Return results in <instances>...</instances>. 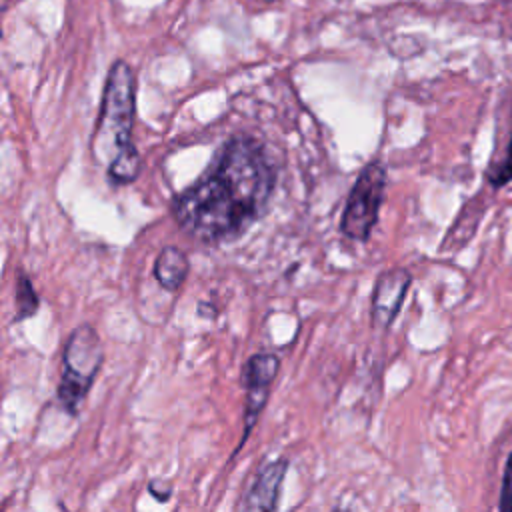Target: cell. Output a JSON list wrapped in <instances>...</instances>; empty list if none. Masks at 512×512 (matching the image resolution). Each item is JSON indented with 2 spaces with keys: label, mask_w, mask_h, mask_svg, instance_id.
Masks as SVG:
<instances>
[{
  "label": "cell",
  "mask_w": 512,
  "mask_h": 512,
  "mask_svg": "<svg viewBox=\"0 0 512 512\" xmlns=\"http://www.w3.org/2000/svg\"><path fill=\"white\" fill-rule=\"evenodd\" d=\"M276 178L278 168L260 140L232 136L198 180L174 198V220L204 244L236 240L268 210Z\"/></svg>",
  "instance_id": "1"
},
{
  "label": "cell",
  "mask_w": 512,
  "mask_h": 512,
  "mask_svg": "<svg viewBox=\"0 0 512 512\" xmlns=\"http://www.w3.org/2000/svg\"><path fill=\"white\" fill-rule=\"evenodd\" d=\"M136 76L126 60H116L106 76L100 116L94 128L92 152L106 166L124 150L134 148Z\"/></svg>",
  "instance_id": "2"
},
{
  "label": "cell",
  "mask_w": 512,
  "mask_h": 512,
  "mask_svg": "<svg viewBox=\"0 0 512 512\" xmlns=\"http://www.w3.org/2000/svg\"><path fill=\"white\" fill-rule=\"evenodd\" d=\"M104 348L98 330L84 322L76 326L62 348V370L58 382V400L62 408L76 416L102 368Z\"/></svg>",
  "instance_id": "3"
},
{
  "label": "cell",
  "mask_w": 512,
  "mask_h": 512,
  "mask_svg": "<svg viewBox=\"0 0 512 512\" xmlns=\"http://www.w3.org/2000/svg\"><path fill=\"white\" fill-rule=\"evenodd\" d=\"M386 192V168L380 162L366 164L356 182L352 184V190L348 194L340 230L346 238L352 240H368L372 234V228L378 222V212L384 202Z\"/></svg>",
  "instance_id": "4"
},
{
  "label": "cell",
  "mask_w": 512,
  "mask_h": 512,
  "mask_svg": "<svg viewBox=\"0 0 512 512\" xmlns=\"http://www.w3.org/2000/svg\"><path fill=\"white\" fill-rule=\"evenodd\" d=\"M280 370V360L278 356L270 354V352H260V354H252L240 372V386L246 392V402H244V436L238 442V448H242V444L246 442V438L250 436L252 428L256 426L268 396H270V388L278 376Z\"/></svg>",
  "instance_id": "5"
},
{
  "label": "cell",
  "mask_w": 512,
  "mask_h": 512,
  "mask_svg": "<svg viewBox=\"0 0 512 512\" xmlns=\"http://www.w3.org/2000/svg\"><path fill=\"white\" fill-rule=\"evenodd\" d=\"M412 284V276L406 268H390L382 272L372 290V324L386 330L396 320L406 292Z\"/></svg>",
  "instance_id": "6"
},
{
  "label": "cell",
  "mask_w": 512,
  "mask_h": 512,
  "mask_svg": "<svg viewBox=\"0 0 512 512\" xmlns=\"http://www.w3.org/2000/svg\"><path fill=\"white\" fill-rule=\"evenodd\" d=\"M286 472L288 460L284 458L260 466L244 496V512H276Z\"/></svg>",
  "instance_id": "7"
},
{
  "label": "cell",
  "mask_w": 512,
  "mask_h": 512,
  "mask_svg": "<svg viewBox=\"0 0 512 512\" xmlns=\"http://www.w3.org/2000/svg\"><path fill=\"white\" fill-rule=\"evenodd\" d=\"M190 272L188 256L176 246H164L154 264V278L166 292H176Z\"/></svg>",
  "instance_id": "8"
},
{
  "label": "cell",
  "mask_w": 512,
  "mask_h": 512,
  "mask_svg": "<svg viewBox=\"0 0 512 512\" xmlns=\"http://www.w3.org/2000/svg\"><path fill=\"white\" fill-rule=\"evenodd\" d=\"M14 302H16V322L26 320L38 312L40 298L32 284V280L26 274H18L16 290H14Z\"/></svg>",
  "instance_id": "9"
},
{
  "label": "cell",
  "mask_w": 512,
  "mask_h": 512,
  "mask_svg": "<svg viewBox=\"0 0 512 512\" xmlns=\"http://www.w3.org/2000/svg\"><path fill=\"white\" fill-rule=\"evenodd\" d=\"M140 174V154L138 148H130L120 152L110 164H108V176L116 184H128Z\"/></svg>",
  "instance_id": "10"
},
{
  "label": "cell",
  "mask_w": 512,
  "mask_h": 512,
  "mask_svg": "<svg viewBox=\"0 0 512 512\" xmlns=\"http://www.w3.org/2000/svg\"><path fill=\"white\" fill-rule=\"evenodd\" d=\"M498 512H512V452L506 458L504 474H502V486H500V500H498Z\"/></svg>",
  "instance_id": "11"
},
{
  "label": "cell",
  "mask_w": 512,
  "mask_h": 512,
  "mask_svg": "<svg viewBox=\"0 0 512 512\" xmlns=\"http://www.w3.org/2000/svg\"><path fill=\"white\" fill-rule=\"evenodd\" d=\"M490 182H492V186H504V184L512 182V138L506 148V156H504L502 164L494 172H490Z\"/></svg>",
  "instance_id": "12"
},
{
  "label": "cell",
  "mask_w": 512,
  "mask_h": 512,
  "mask_svg": "<svg viewBox=\"0 0 512 512\" xmlns=\"http://www.w3.org/2000/svg\"><path fill=\"white\" fill-rule=\"evenodd\" d=\"M172 482L170 480H160V478H154L148 482V492L158 500V502H168L170 496H172Z\"/></svg>",
  "instance_id": "13"
},
{
  "label": "cell",
  "mask_w": 512,
  "mask_h": 512,
  "mask_svg": "<svg viewBox=\"0 0 512 512\" xmlns=\"http://www.w3.org/2000/svg\"><path fill=\"white\" fill-rule=\"evenodd\" d=\"M266 2H274V0H266Z\"/></svg>",
  "instance_id": "14"
}]
</instances>
